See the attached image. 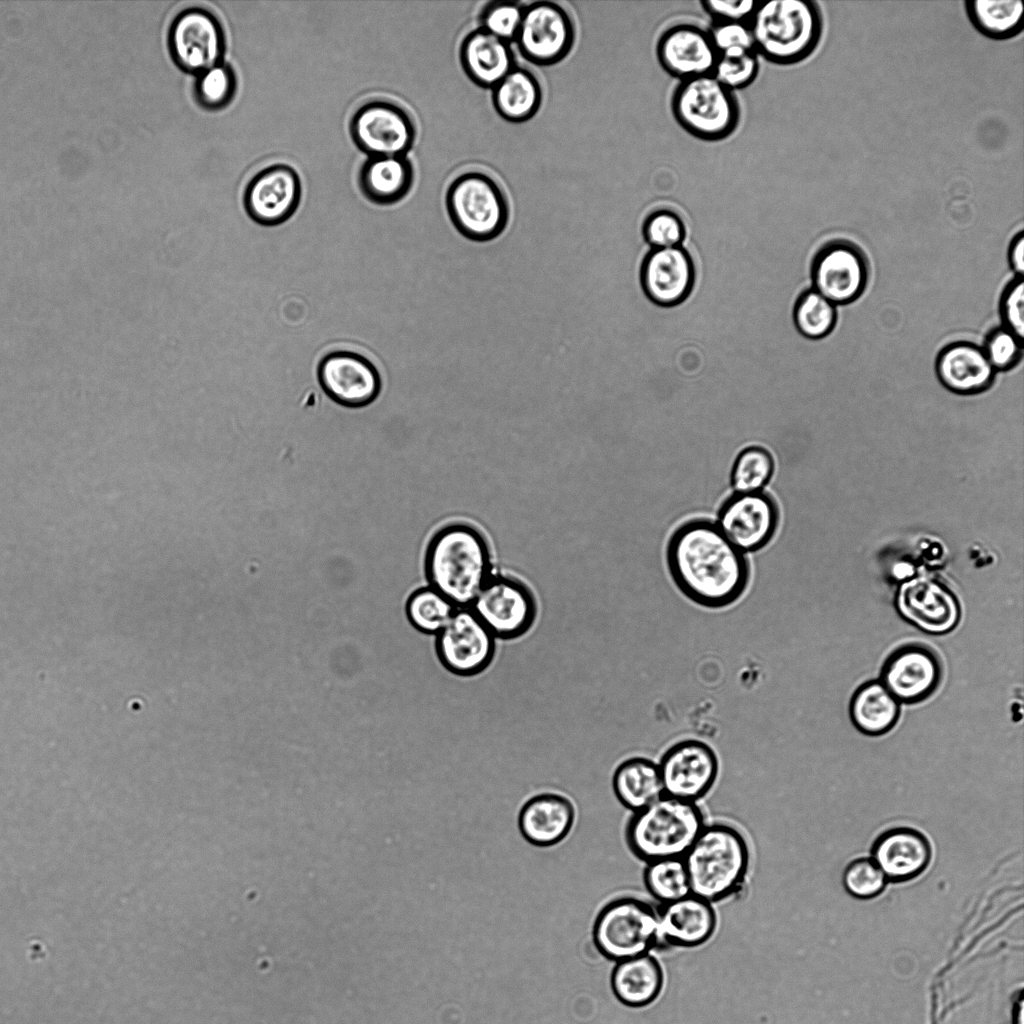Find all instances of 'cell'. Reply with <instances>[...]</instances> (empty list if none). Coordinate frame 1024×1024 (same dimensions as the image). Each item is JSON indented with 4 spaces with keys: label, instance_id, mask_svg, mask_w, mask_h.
<instances>
[{
    "label": "cell",
    "instance_id": "obj_1",
    "mask_svg": "<svg viewBox=\"0 0 1024 1024\" xmlns=\"http://www.w3.org/2000/svg\"><path fill=\"white\" fill-rule=\"evenodd\" d=\"M666 558L680 591L707 608L732 604L749 581L744 553L708 520H690L679 526L669 539Z\"/></svg>",
    "mask_w": 1024,
    "mask_h": 1024
},
{
    "label": "cell",
    "instance_id": "obj_2",
    "mask_svg": "<svg viewBox=\"0 0 1024 1024\" xmlns=\"http://www.w3.org/2000/svg\"><path fill=\"white\" fill-rule=\"evenodd\" d=\"M423 568L428 585L457 608H469L494 574L490 544L474 525L456 521L429 539Z\"/></svg>",
    "mask_w": 1024,
    "mask_h": 1024
},
{
    "label": "cell",
    "instance_id": "obj_3",
    "mask_svg": "<svg viewBox=\"0 0 1024 1024\" xmlns=\"http://www.w3.org/2000/svg\"><path fill=\"white\" fill-rule=\"evenodd\" d=\"M691 893L714 904L739 893L751 852L745 836L725 823L706 824L683 856Z\"/></svg>",
    "mask_w": 1024,
    "mask_h": 1024
},
{
    "label": "cell",
    "instance_id": "obj_4",
    "mask_svg": "<svg viewBox=\"0 0 1024 1024\" xmlns=\"http://www.w3.org/2000/svg\"><path fill=\"white\" fill-rule=\"evenodd\" d=\"M754 50L775 65H794L817 48L823 18L812 0H771L759 2L748 22Z\"/></svg>",
    "mask_w": 1024,
    "mask_h": 1024
},
{
    "label": "cell",
    "instance_id": "obj_5",
    "mask_svg": "<svg viewBox=\"0 0 1024 1024\" xmlns=\"http://www.w3.org/2000/svg\"><path fill=\"white\" fill-rule=\"evenodd\" d=\"M705 825L696 803L663 795L633 813L625 840L630 852L645 863L683 858Z\"/></svg>",
    "mask_w": 1024,
    "mask_h": 1024
},
{
    "label": "cell",
    "instance_id": "obj_6",
    "mask_svg": "<svg viewBox=\"0 0 1024 1024\" xmlns=\"http://www.w3.org/2000/svg\"><path fill=\"white\" fill-rule=\"evenodd\" d=\"M448 216L456 230L474 242H489L507 227L510 206L506 191L490 173L467 169L448 184L445 194Z\"/></svg>",
    "mask_w": 1024,
    "mask_h": 1024
},
{
    "label": "cell",
    "instance_id": "obj_7",
    "mask_svg": "<svg viewBox=\"0 0 1024 1024\" xmlns=\"http://www.w3.org/2000/svg\"><path fill=\"white\" fill-rule=\"evenodd\" d=\"M670 106L682 129L703 141L730 137L740 121L737 97L712 73L681 80L672 93Z\"/></svg>",
    "mask_w": 1024,
    "mask_h": 1024
},
{
    "label": "cell",
    "instance_id": "obj_8",
    "mask_svg": "<svg viewBox=\"0 0 1024 1024\" xmlns=\"http://www.w3.org/2000/svg\"><path fill=\"white\" fill-rule=\"evenodd\" d=\"M593 940L614 962L652 953L658 947L657 906L632 895L609 901L596 917Z\"/></svg>",
    "mask_w": 1024,
    "mask_h": 1024
},
{
    "label": "cell",
    "instance_id": "obj_9",
    "mask_svg": "<svg viewBox=\"0 0 1024 1024\" xmlns=\"http://www.w3.org/2000/svg\"><path fill=\"white\" fill-rule=\"evenodd\" d=\"M349 132L356 147L368 157L398 156L412 149L417 126L414 117L400 103L372 98L355 109Z\"/></svg>",
    "mask_w": 1024,
    "mask_h": 1024
},
{
    "label": "cell",
    "instance_id": "obj_10",
    "mask_svg": "<svg viewBox=\"0 0 1024 1024\" xmlns=\"http://www.w3.org/2000/svg\"><path fill=\"white\" fill-rule=\"evenodd\" d=\"M495 639L513 640L526 634L536 621L537 602L520 579L493 574L469 607Z\"/></svg>",
    "mask_w": 1024,
    "mask_h": 1024
},
{
    "label": "cell",
    "instance_id": "obj_11",
    "mask_svg": "<svg viewBox=\"0 0 1024 1024\" xmlns=\"http://www.w3.org/2000/svg\"><path fill=\"white\" fill-rule=\"evenodd\" d=\"M575 37L574 20L564 6L556 2L538 1L524 7L514 42L526 61L549 66L567 57Z\"/></svg>",
    "mask_w": 1024,
    "mask_h": 1024
},
{
    "label": "cell",
    "instance_id": "obj_12",
    "mask_svg": "<svg viewBox=\"0 0 1024 1024\" xmlns=\"http://www.w3.org/2000/svg\"><path fill=\"white\" fill-rule=\"evenodd\" d=\"M879 674V681L900 704L915 705L938 690L944 668L933 648L924 643L908 642L887 655Z\"/></svg>",
    "mask_w": 1024,
    "mask_h": 1024
},
{
    "label": "cell",
    "instance_id": "obj_13",
    "mask_svg": "<svg viewBox=\"0 0 1024 1024\" xmlns=\"http://www.w3.org/2000/svg\"><path fill=\"white\" fill-rule=\"evenodd\" d=\"M435 637L439 662L456 676L471 677L482 673L495 656V637L470 608H457Z\"/></svg>",
    "mask_w": 1024,
    "mask_h": 1024
},
{
    "label": "cell",
    "instance_id": "obj_14",
    "mask_svg": "<svg viewBox=\"0 0 1024 1024\" xmlns=\"http://www.w3.org/2000/svg\"><path fill=\"white\" fill-rule=\"evenodd\" d=\"M658 767L664 795L696 803L712 789L719 763L708 744L685 739L665 751Z\"/></svg>",
    "mask_w": 1024,
    "mask_h": 1024
},
{
    "label": "cell",
    "instance_id": "obj_15",
    "mask_svg": "<svg viewBox=\"0 0 1024 1024\" xmlns=\"http://www.w3.org/2000/svg\"><path fill=\"white\" fill-rule=\"evenodd\" d=\"M317 379L325 394L346 408H362L379 396L382 380L365 356L348 350L325 354L317 366Z\"/></svg>",
    "mask_w": 1024,
    "mask_h": 1024
},
{
    "label": "cell",
    "instance_id": "obj_16",
    "mask_svg": "<svg viewBox=\"0 0 1024 1024\" xmlns=\"http://www.w3.org/2000/svg\"><path fill=\"white\" fill-rule=\"evenodd\" d=\"M302 196V184L296 170L275 163L256 172L243 193L248 217L262 226L281 225L296 212Z\"/></svg>",
    "mask_w": 1024,
    "mask_h": 1024
},
{
    "label": "cell",
    "instance_id": "obj_17",
    "mask_svg": "<svg viewBox=\"0 0 1024 1024\" xmlns=\"http://www.w3.org/2000/svg\"><path fill=\"white\" fill-rule=\"evenodd\" d=\"M779 511L774 499L764 493H734L721 505L716 525L741 552H755L776 533Z\"/></svg>",
    "mask_w": 1024,
    "mask_h": 1024
},
{
    "label": "cell",
    "instance_id": "obj_18",
    "mask_svg": "<svg viewBox=\"0 0 1024 1024\" xmlns=\"http://www.w3.org/2000/svg\"><path fill=\"white\" fill-rule=\"evenodd\" d=\"M171 43L180 66L198 74L223 62L226 50L221 22L211 11L203 8L189 9L176 19Z\"/></svg>",
    "mask_w": 1024,
    "mask_h": 1024
},
{
    "label": "cell",
    "instance_id": "obj_19",
    "mask_svg": "<svg viewBox=\"0 0 1024 1024\" xmlns=\"http://www.w3.org/2000/svg\"><path fill=\"white\" fill-rule=\"evenodd\" d=\"M868 277L867 263L861 251L846 241L826 244L812 265L814 290L836 304H847L864 291Z\"/></svg>",
    "mask_w": 1024,
    "mask_h": 1024
},
{
    "label": "cell",
    "instance_id": "obj_20",
    "mask_svg": "<svg viewBox=\"0 0 1024 1024\" xmlns=\"http://www.w3.org/2000/svg\"><path fill=\"white\" fill-rule=\"evenodd\" d=\"M897 608L906 621L930 635L951 632L961 616L955 596L943 585L925 578L903 584Z\"/></svg>",
    "mask_w": 1024,
    "mask_h": 1024
},
{
    "label": "cell",
    "instance_id": "obj_21",
    "mask_svg": "<svg viewBox=\"0 0 1024 1024\" xmlns=\"http://www.w3.org/2000/svg\"><path fill=\"white\" fill-rule=\"evenodd\" d=\"M661 67L672 77L684 80L713 72L718 54L708 30L690 23L667 28L656 44Z\"/></svg>",
    "mask_w": 1024,
    "mask_h": 1024
},
{
    "label": "cell",
    "instance_id": "obj_22",
    "mask_svg": "<svg viewBox=\"0 0 1024 1024\" xmlns=\"http://www.w3.org/2000/svg\"><path fill=\"white\" fill-rule=\"evenodd\" d=\"M871 858L887 881L904 883L925 872L932 860V846L920 830L895 826L875 838L871 846Z\"/></svg>",
    "mask_w": 1024,
    "mask_h": 1024
},
{
    "label": "cell",
    "instance_id": "obj_23",
    "mask_svg": "<svg viewBox=\"0 0 1024 1024\" xmlns=\"http://www.w3.org/2000/svg\"><path fill=\"white\" fill-rule=\"evenodd\" d=\"M657 913V948H697L707 943L717 928L713 904L694 894L658 905Z\"/></svg>",
    "mask_w": 1024,
    "mask_h": 1024
},
{
    "label": "cell",
    "instance_id": "obj_24",
    "mask_svg": "<svg viewBox=\"0 0 1024 1024\" xmlns=\"http://www.w3.org/2000/svg\"><path fill=\"white\" fill-rule=\"evenodd\" d=\"M695 279L691 257L680 246L652 249L641 267L647 297L663 307L675 306L690 294Z\"/></svg>",
    "mask_w": 1024,
    "mask_h": 1024
},
{
    "label": "cell",
    "instance_id": "obj_25",
    "mask_svg": "<svg viewBox=\"0 0 1024 1024\" xmlns=\"http://www.w3.org/2000/svg\"><path fill=\"white\" fill-rule=\"evenodd\" d=\"M575 819L572 802L556 793H541L531 797L521 808L518 827L529 843L548 847L562 841L570 832Z\"/></svg>",
    "mask_w": 1024,
    "mask_h": 1024
},
{
    "label": "cell",
    "instance_id": "obj_26",
    "mask_svg": "<svg viewBox=\"0 0 1024 1024\" xmlns=\"http://www.w3.org/2000/svg\"><path fill=\"white\" fill-rule=\"evenodd\" d=\"M459 58L465 74L476 85L492 89L517 63L511 44L480 27L461 41Z\"/></svg>",
    "mask_w": 1024,
    "mask_h": 1024
},
{
    "label": "cell",
    "instance_id": "obj_27",
    "mask_svg": "<svg viewBox=\"0 0 1024 1024\" xmlns=\"http://www.w3.org/2000/svg\"><path fill=\"white\" fill-rule=\"evenodd\" d=\"M936 373L940 382L950 391L973 394L991 385L995 370L983 349L972 343L956 342L947 345L939 353Z\"/></svg>",
    "mask_w": 1024,
    "mask_h": 1024
},
{
    "label": "cell",
    "instance_id": "obj_28",
    "mask_svg": "<svg viewBox=\"0 0 1024 1024\" xmlns=\"http://www.w3.org/2000/svg\"><path fill=\"white\" fill-rule=\"evenodd\" d=\"M414 181L415 169L406 155L368 157L358 173V186L363 196L382 206L403 200Z\"/></svg>",
    "mask_w": 1024,
    "mask_h": 1024
},
{
    "label": "cell",
    "instance_id": "obj_29",
    "mask_svg": "<svg viewBox=\"0 0 1024 1024\" xmlns=\"http://www.w3.org/2000/svg\"><path fill=\"white\" fill-rule=\"evenodd\" d=\"M664 982L663 967L652 953L615 962L610 977L616 999L631 1008H642L655 1002Z\"/></svg>",
    "mask_w": 1024,
    "mask_h": 1024
},
{
    "label": "cell",
    "instance_id": "obj_30",
    "mask_svg": "<svg viewBox=\"0 0 1024 1024\" xmlns=\"http://www.w3.org/2000/svg\"><path fill=\"white\" fill-rule=\"evenodd\" d=\"M496 112L510 122H524L536 115L543 101L538 75L528 66L516 64L493 88Z\"/></svg>",
    "mask_w": 1024,
    "mask_h": 1024
},
{
    "label": "cell",
    "instance_id": "obj_31",
    "mask_svg": "<svg viewBox=\"0 0 1024 1024\" xmlns=\"http://www.w3.org/2000/svg\"><path fill=\"white\" fill-rule=\"evenodd\" d=\"M848 710L853 726L860 733L878 737L897 725L901 704L879 680H868L853 692Z\"/></svg>",
    "mask_w": 1024,
    "mask_h": 1024
},
{
    "label": "cell",
    "instance_id": "obj_32",
    "mask_svg": "<svg viewBox=\"0 0 1024 1024\" xmlns=\"http://www.w3.org/2000/svg\"><path fill=\"white\" fill-rule=\"evenodd\" d=\"M612 787L617 800L637 812L664 795L658 764L645 757H632L614 771Z\"/></svg>",
    "mask_w": 1024,
    "mask_h": 1024
},
{
    "label": "cell",
    "instance_id": "obj_33",
    "mask_svg": "<svg viewBox=\"0 0 1024 1024\" xmlns=\"http://www.w3.org/2000/svg\"><path fill=\"white\" fill-rule=\"evenodd\" d=\"M964 4L972 26L987 38L1007 40L1023 30L1024 5L1021 0H967Z\"/></svg>",
    "mask_w": 1024,
    "mask_h": 1024
},
{
    "label": "cell",
    "instance_id": "obj_34",
    "mask_svg": "<svg viewBox=\"0 0 1024 1024\" xmlns=\"http://www.w3.org/2000/svg\"><path fill=\"white\" fill-rule=\"evenodd\" d=\"M457 607L431 586L420 587L408 597L405 612L410 624L426 635H437L450 621Z\"/></svg>",
    "mask_w": 1024,
    "mask_h": 1024
},
{
    "label": "cell",
    "instance_id": "obj_35",
    "mask_svg": "<svg viewBox=\"0 0 1024 1024\" xmlns=\"http://www.w3.org/2000/svg\"><path fill=\"white\" fill-rule=\"evenodd\" d=\"M643 883L658 905L667 904L691 893L687 870L682 858H667L645 863Z\"/></svg>",
    "mask_w": 1024,
    "mask_h": 1024
},
{
    "label": "cell",
    "instance_id": "obj_36",
    "mask_svg": "<svg viewBox=\"0 0 1024 1024\" xmlns=\"http://www.w3.org/2000/svg\"><path fill=\"white\" fill-rule=\"evenodd\" d=\"M774 470L773 456L766 448L758 445L745 447L733 462L731 487L734 493L760 492L772 479Z\"/></svg>",
    "mask_w": 1024,
    "mask_h": 1024
},
{
    "label": "cell",
    "instance_id": "obj_37",
    "mask_svg": "<svg viewBox=\"0 0 1024 1024\" xmlns=\"http://www.w3.org/2000/svg\"><path fill=\"white\" fill-rule=\"evenodd\" d=\"M793 316L796 328L803 336L819 339L832 331L837 313L831 301L812 289L798 298Z\"/></svg>",
    "mask_w": 1024,
    "mask_h": 1024
},
{
    "label": "cell",
    "instance_id": "obj_38",
    "mask_svg": "<svg viewBox=\"0 0 1024 1024\" xmlns=\"http://www.w3.org/2000/svg\"><path fill=\"white\" fill-rule=\"evenodd\" d=\"M199 103L209 110H221L232 102L237 92V77L233 67L221 62L199 74L196 83Z\"/></svg>",
    "mask_w": 1024,
    "mask_h": 1024
},
{
    "label": "cell",
    "instance_id": "obj_39",
    "mask_svg": "<svg viewBox=\"0 0 1024 1024\" xmlns=\"http://www.w3.org/2000/svg\"><path fill=\"white\" fill-rule=\"evenodd\" d=\"M759 68V56L754 49H732L718 54L712 74L734 92L749 86Z\"/></svg>",
    "mask_w": 1024,
    "mask_h": 1024
},
{
    "label": "cell",
    "instance_id": "obj_40",
    "mask_svg": "<svg viewBox=\"0 0 1024 1024\" xmlns=\"http://www.w3.org/2000/svg\"><path fill=\"white\" fill-rule=\"evenodd\" d=\"M842 883L850 896L870 900L884 891L888 881L872 858L858 857L844 868Z\"/></svg>",
    "mask_w": 1024,
    "mask_h": 1024
},
{
    "label": "cell",
    "instance_id": "obj_41",
    "mask_svg": "<svg viewBox=\"0 0 1024 1024\" xmlns=\"http://www.w3.org/2000/svg\"><path fill=\"white\" fill-rule=\"evenodd\" d=\"M524 7L514 1L490 2L480 12V28L511 44L517 36Z\"/></svg>",
    "mask_w": 1024,
    "mask_h": 1024
},
{
    "label": "cell",
    "instance_id": "obj_42",
    "mask_svg": "<svg viewBox=\"0 0 1024 1024\" xmlns=\"http://www.w3.org/2000/svg\"><path fill=\"white\" fill-rule=\"evenodd\" d=\"M643 236L653 249L677 247L684 240L685 226L674 211L658 209L645 219Z\"/></svg>",
    "mask_w": 1024,
    "mask_h": 1024
},
{
    "label": "cell",
    "instance_id": "obj_43",
    "mask_svg": "<svg viewBox=\"0 0 1024 1024\" xmlns=\"http://www.w3.org/2000/svg\"><path fill=\"white\" fill-rule=\"evenodd\" d=\"M983 351L995 371L1008 370L1021 355L1022 341L1005 327L998 328L987 336Z\"/></svg>",
    "mask_w": 1024,
    "mask_h": 1024
},
{
    "label": "cell",
    "instance_id": "obj_44",
    "mask_svg": "<svg viewBox=\"0 0 1024 1024\" xmlns=\"http://www.w3.org/2000/svg\"><path fill=\"white\" fill-rule=\"evenodd\" d=\"M1000 311L1005 328L1022 341L1024 336V283L1022 277L1011 281L1004 290Z\"/></svg>",
    "mask_w": 1024,
    "mask_h": 1024
},
{
    "label": "cell",
    "instance_id": "obj_45",
    "mask_svg": "<svg viewBox=\"0 0 1024 1024\" xmlns=\"http://www.w3.org/2000/svg\"><path fill=\"white\" fill-rule=\"evenodd\" d=\"M708 33L717 54L732 49H754L746 22H713Z\"/></svg>",
    "mask_w": 1024,
    "mask_h": 1024
},
{
    "label": "cell",
    "instance_id": "obj_46",
    "mask_svg": "<svg viewBox=\"0 0 1024 1024\" xmlns=\"http://www.w3.org/2000/svg\"><path fill=\"white\" fill-rule=\"evenodd\" d=\"M702 9L713 22H746L751 19L758 1L755 0H705Z\"/></svg>",
    "mask_w": 1024,
    "mask_h": 1024
},
{
    "label": "cell",
    "instance_id": "obj_47",
    "mask_svg": "<svg viewBox=\"0 0 1024 1024\" xmlns=\"http://www.w3.org/2000/svg\"><path fill=\"white\" fill-rule=\"evenodd\" d=\"M1008 257L1014 273L1022 277L1024 273V234L1022 231L1011 241Z\"/></svg>",
    "mask_w": 1024,
    "mask_h": 1024
},
{
    "label": "cell",
    "instance_id": "obj_48",
    "mask_svg": "<svg viewBox=\"0 0 1024 1024\" xmlns=\"http://www.w3.org/2000/svg\"><path fill=\"white\" fill-rule=\"evenodd\" d=\"M1024 1000L1023 991L1020 990L1016 1000L1013 1003L1012 1008V1019L1014 1024H1023V1013H1024Z\"/></svg>",
    "mask_w": 1024,
    "mask_h": 1024
}]
</instances>
